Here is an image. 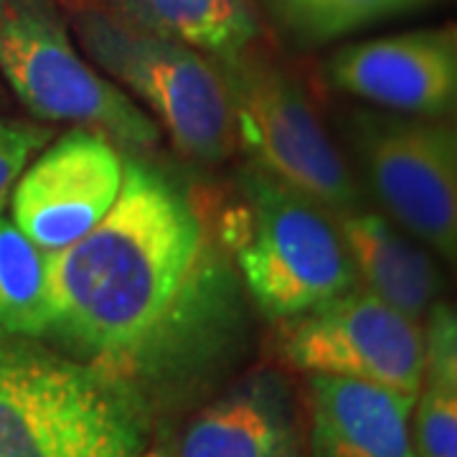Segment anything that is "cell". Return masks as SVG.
I'll list each match as a JSON object with an SVG mask.
<instances>
[{
	"label": "cell",
	"mask_w": 457,
	"mask_h": 457,
	"mask_svg": "<svg viewBox=\"0 0 457 457\" xmlns=\"http://www.w3.org/2000/svg\"><path fill=\"white\" fill-rule=\"evenodd\" d=\"M300 31L333 38L381 18L404 13L422 0H278Z\"/></svg>",
	"instance_id": "cell-17"
},
{
	"label": "cell",
	"mask_w": 457,
	"mask_h": 457,
	"mask_svg": "<svg viewBox=\"0 0 457 457\" xmlns=\"http://www.w3.org/2000/svg\"><path fill=\"white\" fill-rule=\"evenodd\" d=\"M145 29L170 36L221 62L242 56L257 36L246 0H132Z\"/></svg>",
	"instance_id": "cell-15"
},
{
	"label": "cell",
	"mask_w": 457,
	"mask_h": 457,
	"mask_svg": "<svg viewBox=\"0 0 457 457\" xmlns=\"http://www.w3.org/2000/svg\"><path fill=\"white\" fill-rule=\"evenodd\" d=\"M84 49L158 114L186 155L221 161L234 147V120L221 71L170 36L102 13L79 18Z\"/></svg>",
	"instance_id": "cell-4"
},
{
	"label": "cell",
	"mask_w": 457,
	"mask_h": 457,
	"mask_svg": "<svg viewBox=\"0 0 457 457\" xmlns=\"http://www.w3.org/2000/svg\"><path fill=\"white\" fill-rule=\"evenodd\" d=\"M224 64L234 137L252 158V168L338 219L361 212L359 183L300 87L278 69L242 62V56Z\"/></svg>",
	"instance_id": "cell-6"
},
{
	"label": "cell",
	"mask_w": 457,
	"mask_h": 457,
	"mask_svg": "<svg viewBox=\"0 0 457 457\" xmlns=\"http://www.w3.org/2000/svg\"><path fill=\"white\" fill-rule=\"evenodd\" d=\"M122 170L112 137L79 125L21 173L11 194L13 224L44 252L74 245L110 212Z\"/></svg>",
	"instance_id": "cell-9"
},
{
	"label": "cell",
	"mask_w": 457,
	"mask_h": 457,
	"mask_svg": "<svg viewBox=\"0 0 457 457\" xmlns=\"http://www.w3.org/2000/svg\"><path fill=\"white\" fill-rule=\"evenodd\" d=\"M345 249L366 290L394 311L422 323L442 290V278L432 254L384 216L369 212L338 219Z\"/></svg>",
	"instance_id": "cell-13"
},
{
	"label": "cell",
	"mask_w": 457,
	"mask_h": 457,
	"mask_svg": "<svg viewBox=\"0 0 457 457\" xmlns=\"http://www.w3.org/2000/svg\"><path fill=\"white\" fill-rule=\"evenodd\" d=\"M49 326V252L0 213V338L44 341Z\"/></svg>",
	"instance_id": "cell-16"
},
{
	"label": "cell",
	"mask_w": 457,
	"mask_h": 457,
	"mask_svg": "<svg viewBox=\"0 0 457 457\" xmlns=\"http://www.w3.org/2000/svg\"><path fill=\"white\" fill-rule=\"evenodd\" d=\"M0 71L26 110L147 147L158 125L74 49L49 0H0Z\"/></svg>",
	"instance_id": "cell-5"
},
{
	"label": "cell",
	"mask_w": 457,
	"mask_h": 457,
	"mask_svg": "<svg viewBox=\"0 0 457 457\" xmlns=\"http://www.w3.org/2000/svg\"><path fill=\"white\" fill-rule=\"evenodd\" d=\"M209 234L161 170L125 161L110 212L49 252L44 343L135 384L158 411L206 386L231 356L227 308L212 287Z\"/></svg>",
	"instance_id": "cell-1"
},
{
	"label": "cell",
	"mask_w": 457,
	"mask_h": 457,
	"mask_svg": "<svg viewBox=\"0 0 457 457\" xmlns=\"http://www.w3.org/2000/svg\"><path fill=\"white\" fill-rule=\"evenodd\" d=\"M137 457H176V450H173V442L155 440L150 442Z\"/></svg>",
	"instance_id": "cell-19"
},
{
	"label": "cell",
	"mask_w": 457,
	"mask_h": 457,
	"mask_svg": "<svg viewBox=\"0 0 457 457\" xmlns=\"http://www.w3.org/2000/svg\"><path fill=\"white\" fill-rule=\"evenodd\" d=\"M51 137L54 132L49 128L23 120H0V213L26 165L41 147L49 145Z\"/></svg>",
	"instance_id": "cell-18"
},
{
	"label": "cell",
	"mask_w": 457,
	"mask_h": 457,
	"mask_svg": "<svg viewBox=\"0 0 457 457\" xmlns=\"http://www.w3.org/2000/svg\"><path fill=\"white\" fill-rule=\"evenodd\" d=\"M279 353L305 374L359 378L417 399L425 333L417 320L356 285L290 318Z\"/></svg>",
	"instance_id": "cell-8"
},
{
	"label": "cell",
	"mask_w": 457,
	"mask_h": 457,
	"mask_svg": "<svg viewBox=\"0 0 457 457\" xmlns=\"http://www.w3.org/2000/svg\"><path fill=\"white\" fill-rule=\"evenodd\" d=\"M414 396L343 376L311 374L312 457H417L411 442Z\"/></svg>",
	"instance_id": "cell-12"
},
{
	"label": "cell",
	"mask_w": 457,
	"mask_h": 457,
	"mask_svg": "<svg viewBox=\"0 0 457 457\" xmlns=\"http://www.w3.org/2000/svg\"><path fill=\"white\" fill-rule=\"evenodd\" d=\"M176 457H305L287 381L254 371L188 420Z\"/></svg>",
	"instance_id": "cell-11"
},
{
	"label": "cell",
	"mask_w": 457,
	"mask_h": 457,
	"mask_svg": "<svg viewBox=\"0 0 457 457\" xmlns=\"http://www.w3.org/2000/svg\"><path fill=\"white\" fill-rule=\"evenodd\" d=\"M155 409L135 384L33 338H0V457H137Z\"/></svg>",
	"instance_id": "cell-2"
},
{
	"label": "cell",
	"mask_w": 457,
	"mask_h": 457,
	"mask_svg": "<svg viewBox=\"0 0 457 457\" xmlns=\"http://www.w3.org/2000/svg\"><path fill=\"white\" fill-rule=\"evenodd\" d=\"M356 153L366 180L399 227L442 260L457 254V135L420 117L359 114Z\"/></svg>",
	"instance_id": "cell-7"
},
{
	"label": "cell",
	"mask_w": 457,
	"mask_h": 457,
	"mask_svg": "<svg viewBox=\"0 0 457 457\" xmlns=\"http://www.w3.org/2000/svg\"><path fill=\"white\" fill-rule=\"evenodd\" d=\"M425 371L414 402L417 457H457V318L445 303L427 312Z\"/></svg>",
	"instance_id": "cell-14"
},
{
	"label": "cell",
	"mask_w": 457,
	"mask_h": 457,
	"mask_svg": "<svg viewBox=\"0 0 457 457\" xmlns=\"http://www.w3.org/2000/svg\"><path fill=\"white\" fill-rule=\"evenodd\" d=\"M246 231L237 262L246 290L270 320H290L359 285L333 213L246 168Z\"/></svg>",
	"instance_id": "cell-3"
},
{
	"label": "cell",
	"mask_w": 457,
	"mask_h": 457,
	"mask_svg": "<svg viewBox=\"0 0 457 457\" xmlns=\"http://www.w3.org/2000/svg\"><path fill=\"white\" fill-rule=\"evenodd\" d=\"M328 77L345 95L396 112L442 117L455 110V29L384 36L341 49Z\"/></svg>",
	"instance_id": "cell-10"
}]
</instances>
